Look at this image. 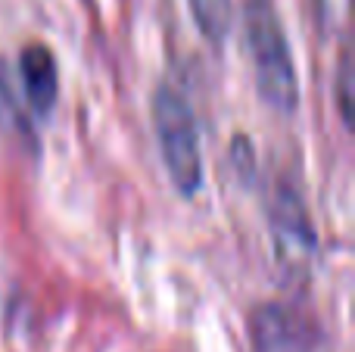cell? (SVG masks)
<instances>
[{"label":"cell","instance_id":"cell-5","mask_svg":"<svg viewBox=\"0 0 355 352\" xmlns=\"http://www.w3.org/2000/svg\"><path fill=\"white\" fill-rule=\"evenodd\" d=\"M19 75H22L25 100L37 116H47L60 94V78H56V60L44 44H28L19 56Z\"/></svg>","mask_w":355,"mask_h":352},{"label":"cell","instance_id":"cell-6","mask_svg":"<svg viewBox=\"0 0 355 352\" xmlns=\"http://www.w3.org/2000/svg\"><path fill=\"white\" fill-rule=\"evenodd\" d=\"M190 16H193L196 28L209 37V41L221 44L231 31L234 19V0H187Z\"/></svg>","mask_w":355,"mask_h":352},{"label":"cell","instance_id":"cell-4","mask_svg":"<svg viewBox=\"0 0 355 352\" xmlns=\"http://www.w3.org/2000/svg\"><path fill=\"white\" fill-rule=\"evenodd\" d=\"M271 237H275L277 259L287 272H309L318 240H315L306 200L290 184H277L271 197Z\"/></svg>","mask_w":355,"mask_h":352},{"label":"cell","instance_id":"cell-2","mask_svg":"<svg viewBox=\"0 0 355 352\" xmlns=\"http://www.w3.org/2000/svg\"><path fill=\"white\" fill-rule=\"evenodd\" d=\"M153 128L162 150V162L168 168L175 191L193 197L202 184V153H200V131L190 103L181 91L162 85L153 97Z\"/></svg>","mask_w":355,"mask_h":352},{"label":"cell","instance_id":"cell-8","mask_svg":"<svg viewBox=\"0 0 355 352\" xmlns=\"http://www.w3.org/2000/svg\"><path fill=\"white\" fill-rule=\"evenodd\" d=\"M318 12H321V19H324L327 25L343 22V16H346V0H318Z\"/></svg>","mask_w":355,"mask_h":352},{"label":"cell","instance_id":"cell-3","mask_svg":"<svg viewBox=\"0 0 355 352\" xmlns=\"http://www.w3.org/2000/svg\"><path fill=\"white\" fill-rule=\"evenodd\" d=\"M252 352H334L321 322L300 303H265L252 312Z\"/></svg>","mask_w":355,"mask_h":352},{"label":"cell","instance_id":"cell-1","mask_svg":"<svg viewBox=\"0 0 355 352\" xmlns=\"http://www.w3.org/2000/svg\"><path fill=\"white\" fill-rule=\"evenodd\" d=\"M243 44L259 97L277 112H293L300 103V78L271 0H243Z\"/></svg>","mask_w":355,"mask_h":352},{"label":"cell","instance_id":"cell-9","mask_svg":"<svg viewBox=\"0 0 355 352\" xmlns=\"http://www.w3.org/2000/svg\"><path fill=\"white\" fill-rule=\"evenodd\" d=\"M340 75H343V85H346V78H349V66L343 62V69H340ZM340 103H343V116L349 118V97H346V91H343V97H340Z\"/></svg>","mask_w":355,"mask_h":352},{"label":"cell","instance_id":"cell-7","mask_svg":"<svg viewBox=\"0 0 355 352\" xmlns=\"http://www.w3.org/2000/svg\"><path fill=\"white\" fill-rule=\"evenodd\" d=\"M19 128V103L12 85L6 81V72L0 69V131H12Z\"/></svg>","mask_w":355,"mask_h":352}]
</instances>
